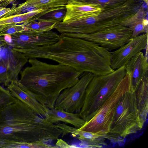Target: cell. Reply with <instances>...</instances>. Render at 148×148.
Segmentation results:
<instances>
[{"label":"cell","instance_id":"cell-1","mask_svg":"<svg viewBox=\"0 0 148 148\" xmlns=\"http://www.w3.org/2000/svg\"><path fill=\"white\" fill-rule=\"evenodd\" d=\"M59 40L48 45L24 52L28 59L45 58L73 68L82 74H108L114 70L110 64L111 51L90 41L60 34Z\"/></svg>","mask_w":148,"mask_h":148},{"label":"cell","instance_id":"cell-2","mask_svg":"<svg viewBox=\"0 0 148 148\" xmlns=\"http://www.w3.org/2000/svg\"><path fill=\"white\" fill-rule=\"evenodd\" d=\"M28 62L30 66L21 71L19 80L38 102L49 109L54 108L62 92L75 84L82 74L60 64H49L36 58L29 59Z\"/></svg>","mask_w":148,"mask_h":148},{"label":"cell","instance_id":"cell-3","mask_svg":"<svg viewBox=\"0 0 148 148\" xmlns=\"http://www.w3.org/2000/svg\"><path fill=\"white\" fill-rule=\"evenodd\" d=\"M62 131L17 99L0 114V140L18 142L57 140Z\"/></svg>","mask_w":148,"mask_h":148},{"label":"cell","instance_id":"cell-4","mask_svg":"<svg viewBox=\"0 0 148 148\" xmlns=\"http://www.w3.org/2000/svg\"><path fill=\"white\" fill-rule=\"evenodd\" d=\"M142 0H127L116 7L104 9L97 15L61 22L58 25L61 33L90 34L112 27L123 25L143 6Z\"/></svg>","mask_w":148,"mask_h":148},{"label":"cell","instance_id":"cell-5","mask_svg":"<svg viewBox=\"0 0 148 148\" xmlns=\"http://www.w3.org/2000/svg\"><path fill=\"white\" fill-rule=\"evenodd\" d=\"M126 75L125 65L107 74L94 75L86 90L83 106L79 113L86 122L96 114Z\"/></svg>","mask_w":148,"mask_h":148},{"label":"cell","instance_id":"cell-6","mask_svg":"<svg viewBox=\"0 0 148 148\" xmlns=\"http://www.w3.org/2000/svg\"><path fill=\"white\" fill-rule=\"evenodd\" d=\"M143 126L137 108L134 92L129 90L123 95L117 105L109 133L124 138L140 130Z\"/></svg>","mask_w":148,"mask_h":148},{"label":"cell","instance_id":"cell-7","mask_svg":"<svg viewBox=\"0 0 148 148\" xmlns=\"http://www.w3.org/2000/svg\"><path fill=\"white\" fill-rule=\"evenodd\" d=\"M129 90V78L126 74L95 115L79 129L103 135L109 133L117 105L123 95Z\"/></svg>","mask_w":148,"mask_h":148},{"label":"cell","instance_id":"cell-8","mask_svg":"<svg viewBox=\"0 0 148 148\" xmlns=\"http://www.w3.org/2000/svg\"><path fill=\"white\" fill-rule=\"evenodd\" d=\"M60 35L51 30L37 32L25 30L3 36L6 47L13 51L21 54L35 48L48 45L56 42Z\"/></svg>","mask_w":148,"mask_h":148},{"label":"cell","instance_id":"cell-9","mask_svg":"<svg viewBox=\"0 0 148 148\" xmlns=\"http://www.w3.org/2000/svg\"><path fill=\"white\" fill-rule=\"evenodd\" d=\"M61 34L91 41L110 51L115 50L127 43L131 38L132 32L127 27L121 25L90 34Z\"/></svg>","mask_w":148,"mask_h":148},{"label":"cell","instance_id":"cell-10","mask_svg":"<svg viewBox=\"0 0 148 148\" xmlns=\"http://www.w3.org/2000/svg\"><path fill=\"white\" fill-rule=\"evenodd\" d=\"M94 75L84 72L73 86L64 90L58 96L54 108L74 113H79L84 105L86 90Z\"/></svg>","mask_w":148,"mask_h":148},{"label":"cell","instance_id":"cell-11","mask_svg":"<svg viewBox=\"0 0 148 148\" xmlns=\"http://www.w3.org/2000/svg\"><path fill=\"white\" fill-rule=\"evenodd\" d=\"M21 54L13 51L6 46L0 49V83L7 87L18 79V75L28 62Z\"/></svg>","mask_w":148,"mask_h":148},{"label":"cell","instance_id":"cell-12","mask_svg":"<svg viewBox=\"0 0 148 148\" xmlns=\"http://www.w3.org/2000/svg\"><path fill=\"white\" fill-rule=\"evenodd\" d=\"M148 33L131 38L125 45L111 52L110 64L114 70L125 65L132 58L147 47Z\"/></svg>","mask_w":148,"mask_h":148},{"label":"cell","instance_id":"cell-13","mask_svg":"<svg viewBox=\"0 0 148 148\" xmlns=\"http://www.w3.org/2000/svg\"><path fill=\"white\" fill-rule=\"evenodd\" d=\"M128 76L130 90L134 92L141 82L148 75L147 58L142 51L129 60L125 65Z\"/></svg>","mask_w":148,"mask_h":148},{"label":"cell","instance_id":"cell-14","mask_svg":"<svg viewBox=\"0 0 148 148\" xmlns=\"http://www.w3.org/2000/svg\"><path fill=\"white\" fill-rule=\"evenodd\" d=\"M72 0H26L16 6L13 4L11 10L8 12L10 16L27 12L36 9L44 10L43 16L51 12L66 8V6Z\"/></svg>","mask_w":148,"mask_h":148},{"label":"cell","instance_id":"cell-15","mask_svg":"<svg viewBox=\"0 0 148 148\" xmlns=\"http://www.w3.org/2000/svg\"><path fill=\"white\" fill-rule=\"evenodd\" d=\"M6 87L14 97L26 104L40 116L45 117L49 109L38 102L19 79L12 82Z\"/></svg>","mask_w":148,"mask_h":148},{"label":"cell","instance_id":"cell-16","mask_svg":"<svg viewBox=\"0 0 148 148\" xmlns=\"http://www.w3.org/2000/svg\"><path fill=\"white\" fill-rule=\"evenodd\" d=\"M66 12L62 21L97 15L104 9L93 4L72 0L66 6Z\"/></svg>","mask_w":148,"mask_h":148},{"label":"cell","instance_id":"cell-17","mask_svg":"<svg viewBox=\"0 0 148 148\" xmlns=\"http://www.w3.org/2000/svg\"><path fill=\"white\" fill-rule=\"evenodd\" d=\"M62 130L64 135L71 134L73 136L76 137L87 147L101 148L106 145L103 135L81 130L66 124L63 125Z\"/></svg>","mask_w":148,"mask_h":148},{"label":"cell","instance_id":"cell-18","mask_svg":"<svg viewBox=\"0 0 148 148\" xmlns=\"http://www.w3.org/2000/svg\"><path fill=\"white\" fill-rule=\"evenodd\" d=\"M44 117L51 123L55 124L62 122L72 125L78 129L86 122L80 116L79 113L70 112L54 108L49 109Z\"/></svg>","mask_w":148,"mask_h":148},{"label":"cell","instance_id":"cell-19","mask_svg":"<svg viewBox=\"0 0 148 148\" xmlns=\"http://www.w3.org/2000/svg\"><path fill=\"white\" fill-rule=\"evenodd\" d=\"M134 93L140 120L144 125L148 112V75L144 78Z\"/></svg>","mask_w":148,"mask_h":148},{"label":"cell","instance_id":"cell-20","mask_svg":"<svg viewBox=\"0 0 148 148\" xmlns=\"http://www.w3.org/2000/svg\"><path fill=\"white\" fill-rule=\"evenodd\" d=\"M147 12L143 6L134 15L126 21L123 25L129 28L132 32L131 38L148 33Z\"/></svg>","mask_w":148,"mask_h":148},{"label":"cell","instance_id":"cell-21","mask_svg":"<svg viewBox=\"0 0 148 148\" xmlns=\"http://www.w3.org/2000/svg\"><path fill=\"white\" fill-rule=\"evenodd\" d=\"M44 12L43 9H36L27 12L15 14L6 17L0 18V26L5 25L23 24L37 19L38 15Z\"/></svg>","mask_w":148,"mask_h":148},{"label":"cell","instance_id":"cell-22","mask_svg":"<svg viewBox=\"0 0 148 148\" xmlns=\"http://www.w3.org/2000/svg\"><path fill=\"white\" fill-rule=\"evenodd\" d=\"M54 145L47 142L40 140L31 142H18L7 140H0V148H54Z\"/></svg>","mask_w":148,"mask_h":148},{"label":"cell","instance_id":"cell-23","mask_svg":"<svg viewBox=\"0 0 148 148\" xmlns=\"http://www.w3.org/2000/svg\"><path fill=\"white\" fill-rule=\"evenodd\" d=\"M56 23L49 20L39 18L28 23L23 24L25 30L37 32L49 31L54 28Z\"/></svg>","mask_w":148,"mask_h":148},{"label":"cell","instance_id":"cell-24","mask_svg":"<svg viewBox=\"0 0 148 148\" xmlns=\"http://www.w3.org/2000/svg\"><path fill=\"white\" fill-rule=\"evenodd\" d=\"M17 100L0 83V114L5 108L15 102Z\"/></svg>","mask_w":148,"mask_h":148},{"label":"cell","instance_id":"cell-25","mask_svg":"<svg viewBox=\"0 0 148 148\" xmlns=\"http://www.w3.org/2000/svg\"><path fill=\"white\" fill-rule=\"evenodd\" d=\"M77 1L96 4L103 9L117 7L127 0H75Z\"/></svg>","mask_w":148,"mask_h":148},{"label":"cell","instance_id":"cell-26","mask_svg":"<svg viewBox=\"0 0 148 148\" xmlns=\"http://www.w3.org/2000/svg\"><path fill=\"white\" fill-rule=\"evenodd\" d=\"M25 30L23 24H11L0 26V37L11 34Z\"/></svg>","mask_w":148,"mask_h":148},{"label":"cell","instance_id":"cell-27","mask_svg":"<svg viewBox=\"0 0 148 148\" xmlns=\"http://www.w3.org/2000/svg\"><path fill=\"white\" fill-rule=\"evenodd\" d=\"M66 12V8L54 10L44 15L45 16V18L49 20L57 23L63 21Z\"/></svg>","mask_w":148,"mask_h":148},{"label":"cell","instance_id":"cell-28","mask_svg":"<svg viewBox=\"0 0 148 148\" xmlns=\"http://www.w3.org/2000/svg\"><path fill=\"white\" fill-rule=\"evenodd\" d=\"M56 146L58 148H71L75 147L73 146L69 145L66 142L61 139H58Z\"/></svg>","mask_w":148,"mask_h":148},{"label":"cell","instance_id":"cell-29","mask_svg":"<svg viewBox=\"0 0 148 148\" xmlns=\"http://www.w3.org/2000/svg\"><path fill=\"white\" fill-rule=\"evenodd\" d=\"M10 10V8L1 7L0 8V18L3 17Z\"/></svg>","mask_w":148,"mask_h":148},{"label":"cell","instance_id":"cell-30","mask_svg":"<svg viewBox=\"0 0 148 148\" xmlns=\"http://www.w3.org/2000/svg\"><path fill=\"white\" fill-rule=\"evenodd\" d=\"M6 46L2 36L0 37V49Z\"/></svg>","mask_w":148,"mask_h":148},{"label":"cell","instance_id":"cell-31","mask_svg":"<svg viewBox=\"0 0 148 148\" xmlns=\"http://www.w3.org/2000/svg\"><path fill=\"white\" fill-rule=\"evenodd\" d=\"M143 2H145L147 4H148V0H142Z\"/></svg>","mask_w":148,"mask_h":148},{"label":"cell","instance_id":"cell-32","mask_svg":"<svg viewBox=\"0 0 148 148\" xmlns=\"http://www.w3.org/2000/svg\"><path fill=\"white\" fill-rule=\"evenodd\" d=\"M4 0H0V8L1 7L0 4H1V2L2 1H4Z\"/></svg>","mask_w":148,"mask_h":148},{"label":"cell","instance_id":"cell-33","mask_svg":"<svg viewBox=\"0 0 148 148\" xmlns=\"http://www.w3.org/2000/svg\"></svg>","mask_w":148,"mask_h":148},{"label":"cell","instance_id":"cell-34","mask_svg":"<svg viewBox=\"0 0 148 148\" xmlns=\"http://www.w3.org/2000/svg\"></svg>","mask_w":148,"mask_h":148}]
</instances>
